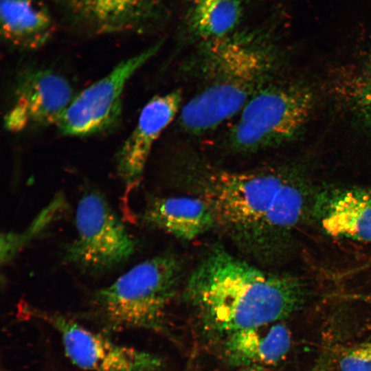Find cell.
I'll use <instances>...</instances> for the list:
<instances>
[{"instance_id": "1", "label": "cell", "mask_w": 371, "mask_h": 371, "mask_svg": "<svg viewBox=\"0 0 371 371\" xmlns=\"http://www.w3.org/2000/svg\"><path fill=\"white\" fill-rule=\"evenodd\" d=\"M172 169L175 183L207 204L216 228L250 261L273 265L291 252L308 197L297 175L276 167L231 170L194 155Z\"/></svg>"}, {"instance_id": "2", "label": "cell", "mask_w": 371, "mask_h": 371, "mask_svg": "<svg viewBox=\"0 0 371 371\" xmlns=\"http://www.w3.org/2000/svg\"><path fill=\"white\" fill-rule=\"evenodd\" d=\"M183 295L203 336L219 341L288 317L306 305L311 291L300 278L265 271L215 247L192 271Z\"/></svg>"}, {"instance_id": "3", "label": "cell", "mask_w": 371, "mask_h": 371, "mask_svg": "<svg viewBox=\"0 0 371 371\" xmlns=\"http://www.w3.org/2000/svg\"><path fill=\"white\" fill-rule=\"evenodd\" d=\"M278 66L274 46L258 27L199 43L184 69L201 86L181 110V128L199 135L239 114L256 93L273 81Z\"/></svg>"}, {"instance_id": "4", "label": "cell", "mask_w": 371, "mask_h": 371, "mask_svg": "<svg viewBox=\"0 0 371 371\" xmlns=\"http://www.w3.org/2000/svg\"><path fill=\"white\" fill-rule=\"evenodd\" d=\"M182 276L183 266L175 256L164 254L145 260L93 294L91 315L109 330L164 333L167 311Z\"/></svg>"}, {"instance_id": "5", "label": "cell", "mask_w": 371, "mask_h": 371, "mask_svg": "<svg viewBox=\"0 0 371 371\" xmlns=\"http://www.w3.org/2000/svg\"><path fill=\"white\" fill-rule=\"evenodd\" d=\"M313 106L307 89L271 81L239 113L226 135V146L234 153L248 154L284 143L302 128Z\"/></svg>"}, {"instance_id": "6", "label": "cell", "mask_w": 371, "mask_h": 371, "mask_svg": "<svg viewBox=\"0 0 371 371\" xmlns=\"http://www.w3.org/2000/svg\"><path fill=\"white\" fill-rule=\"evenodd\" d=\"M76 236L67 245L65 261L90 275L108 272L128 261L137 248L128 232L100 192L80 196L75 214Z\"/></svg>"}, {"instance_id": "7", "label": "cell", "mask_w": 371, "mask_h": 371, "mask_svg": "<svg viewBox=\"0 0 371 371\" xmlns=\"http://www.w3.org/2000/svg\"><path fill=\"white\" fill-rule=\"evenodd\" d=\"M161 46L159 42L118 63L106 75L75 95L56 124L63 135L84 137L113 128L122 113L126 83Z\"/></svg>"}, {"instance_id": "8", "label": "cell", "mask_w": 371, "mask_h": 371, "mask_svg": "<svg viewBox=\"0 0 371 371\" xmlns=\"http://www.w3.org/2000/svg\"><path fill=\"white\" fill-rule=\"evenodd\" d=\"M23 311L50 324L59 333L67 357L87 371H161L158 355L116 344L60 313L26 306Z\"/></svg>"}, {"instance_id": "9", "label": "cell", "mask_w": 371, "mask_h": 371, "mask_svg": "<svg viewBox=\"0 0 371 371\" xmlns=\"http://www.w3.org/2000/svg\"><path fill=\"white\" fill-rule=\"evenodd\" d=\"M74 95L70 81L60 73L44 67L25 68L16 76L5 127L18 133L57 124Z\"/></svg>"}, {"instance_id": "10", "label": "cell", "mask_w": 371, "mask_h": 371, "mask_svg": "<svg viewBox=\"0 0 371 371\" xmlns=\"http://www.w3.org/2000/svg\"><path fill=\"white\" fill-rule=\"evenodd\" d=\"M76 27L93 35L144 33L164 19L166 0H60Z\"/></svg>"}, {"instance_id": "11", "label": "cell", "mask_w": 371, "mask_h": 371, "mask_svg": "<svg viewBox=\"0 0 371 371\" xmlns=\"http://www.w3.org/2000/svg\"><path fill=\"white\" fill-rule=\"evenodd\" d=\"M181 101L179 89L152 98L142 108L135 126L116 155V172L124 188L123 208L128 217V196L139 184L153 146L175 119Z\"/></svg>"}, {"instance_id": "12", "label": "cell", "mask_w": 371, "mask_h": 371, "mask_svg": "<svg viewBox=\"0 0 371 371\" xmlns=\"http://www.w3.org/2000/svg\"><path fill=\"white\" fill-rule=\"evenodd\" d=\"M312 214L333 237L371 243V192L352 187H333L313 196Z\"/></svg>"}, {"instance_id": "13", "label": "cell", "mask_w": 371, "mask_h": 371, "mask_svg": "<svg viewBox=\"0 0 371 371\" xmlns=\"http://www.w3.org/2000/svg\"><path fill=\"white\" fill-rule=\"evenodd\" d=\"M140 218L145 225L184 240H193L216 228L214 216L207 204L190 194L153 198L148 201Z\"/></svg>"}, {"instance_id": "14", "label": "cell", "mask_w": 371, "mask_h": 371, "mask_svg": "<svg viewBox=\"0 0 371 371\" xmlns=\"http://www.w3.org/2000/svg\"><path fill=\"white\" fill-rule=\"evenodd\" d=\"M220 341L223 358L229 366L263 368L286 357L291 335L285 324L276 322L233 332Z\"/></svg>"}, {"instance_id": "15", "label": "cell", "mask_w": 371, "mask_h": 371, "mask_svg": "<svg viewBox=\"0 0 371 371\" xmlns=\"http://www.w3.org/2000/svg\"><path fill=\"white\" fill-rule=\"evenodd\" d=\"M1 34L21 49H35L52 36L55 25L47 7L39 0H1Z\"/></svg>"}, {"instance_id": "16", "label": "cell", "mask_w": 371, "mask_h": 371, "mask_svg": "<svg viewBox=\"0 0 371 371\" xmlns=\"http://www.w3.org/2000/svg\"><path fill=\"white\" fill-rule=\"evenodd\" d=\"M245 6L246 0H189L185 30L199 43L225 37L238 30Z\"/></svg>"}, {"instance_id": "17", "label": "cell", "mask_w": 371, "mask_h": 371, "mask_svg": "<svg viewBox=\"0 0 371 371\" xmlns=\"http://www.w3.org/2000/svg\"><path fill=\"white\" fill-rule=\"evenodd\" d=\"M64 194H56L38 213L28 226L21 232L10 231L1 234L0 260L1 265L13 260L27 245L38 236L67 210Z\"/></svg>"}, {"instance_id": "18", "label": "cell", "mask_w": 371, "mask_h": 371, "mask_svg": "<svg viewBox=\"0 0 371 371\" xmlns=\"http://www.w3.org/2000/svg\"><path fill=\"white\" fill-rule=\"evenodd\" d=\"M339 371H371V339L356 344L336 356Z\"/></svg>"}, {"instance_id": "19", "label": "cell", "mask_w": 371, "mask_h": 371, "mask_svg": "<svg viewBox=\"0 0 371 371\" xmlns=\"http://www.w3.org/2000/svg\"><path fill=\"white\" fill-rule=\"evenodd\" d=\"M361 105L366 111H371V75L367 78L360 93Z\"/></svg>"}, {"instance_id": "20", "label": "cell", "mask_w": 371, "mask_h": 371, "mask_svg": "<svg viewBox=\"0 0 371 371\" xmlns=\"http://www.w3.org/2000/svg\"><path fill=\"white\" fill-rule=\"evenodd\" d=\"M239 371H266L262 367H247L243 368Z\"/></svg>"}]
</instances>
